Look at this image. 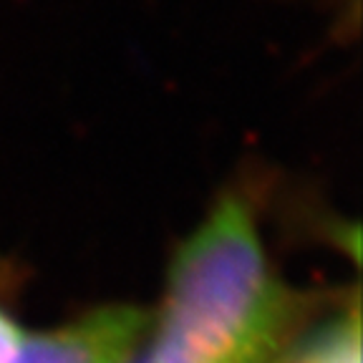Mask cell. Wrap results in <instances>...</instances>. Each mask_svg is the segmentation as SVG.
I'll use <instances>...</instances> for the list:
<instances>
[{"instance_id":"obj_1","label":"cell","mask_w":363,"mask_h":363,"mask_svg":"<svg viewBox=\"0 0 363 363\" xmlns=\"http://www.w3.org/2000/svg\"><path fill=\"white\" fill-rule=\"evenodd\" d=\"M293 303L275 280L255 222L225 197L184 240L167 278L149 363H280Z\"/></svg>"},{"instance_id":"obj_2","label":"cell","mask_w":363,"mask_h":363,"mask_svg":"<svg viewBox=\"0 0 363 363\" xmlns=\"http://www.w3.org/2000/svg\"><path fill=\"white\" fill-rule=\"evenodd\" d=\"M149 315L131 306H108L76 323L23 338L13 363H129Z\"/></svg>"},{"instance_id":"obj_3","label":"cell","mask_w":363,"mask_h":363,"mask_svg":"<svg viewBox=\"0 0 363 363\" xmlns=\"http://www.w3.org/2000/svg\"><path fill=\"white\" fill-rule=\"evenodd\" d=\"M280 363H361V315L358 303L313 330Z\"/></svg>"},{"instance_id":"obj_4","label":"cell","mask_w":363,"mask_h":363,"mask_svg":"<svg viewBox=\"0 0 363 363\" xmlns=\"http://www.w3.org/2000/svg\"><path fill=\"white\" fill-rule=\"evenodd\" d=\"M23 330L13 323V318L0 308V363H13L23 343Z\"/></svg>"},{"instance_id":"obj_5","label":"cell","mask_w":363,"mask_h":363,"mask_svg":"<svg viewBox=\"0 0 363 363\" xmlns=\"http://www.w3.org/2000/svg\"><path fill=\"white\" fill-rule=\"evenodd\" d=\"M129 363H149V358L144 356V358H139V361H129Z\"/></svg>"}]
</instances>
